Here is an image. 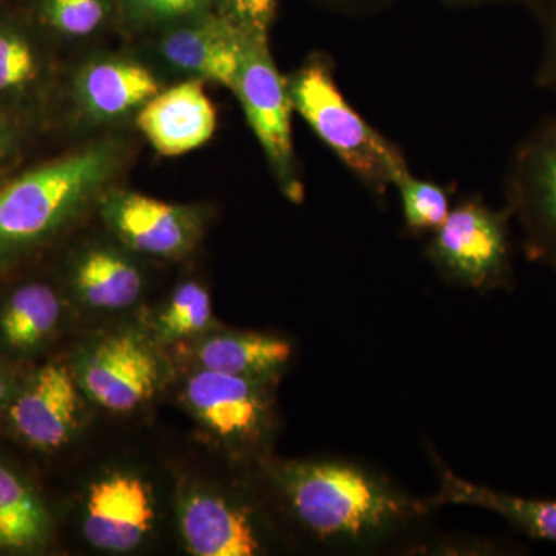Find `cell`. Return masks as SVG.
I'll return each mask as SVG.
<instances>
[{"label": "cell", "mask_w": 556, "mask_h": 556, "mask_svg": "<svg viewBox=\"0 0 556 556\" xmlns=\"http://www.w3.org/2000/svg\"><path fill=\"white\" fill-rule=\"evenodd\" d=\"M292 515L321 541L365 546L427 510L387 478L348 460H309L277 468Z\"/></svg>", "instance_id": "cell-1"}, {"label": "cell", "mask_w": 556, "mask_h": 556, "mask_svg": "<svg viewBox=\"0 0 556 556\" xmlns=\"http://www.w3.org/2000/svg\"><path fill=\"white\" fill-rule=\"evenodd\" d=\"M118 166V150L94 144L50 161L0 188V255L49 239L97 195Z\"/></svg>", "instance_id": "cell-2"}, {"label": "cell", "mask_w": 556, "mask_h": 556, "mask_svg": "<svg viewBox=\"0 0 556 556\" xmlns=\"http://www.w3.org/2000/svg\"><path fill=\"white\" fill-rule=\"evenodd\" d=\"M287 80L292 109L365 189L386 199L397 175L408 169V161L396 142L383 137L343 97L332 58L317 51Z\"/></svg>", "instance_id": "cell-3"}, {"label": "cell", "mask_w": 556, "mask_h": 556, "mask_svg": "<svg viewBox=\"0 0 556 556\" xmlns=\"http://www.w3.org/2000/svg\"><path fill=\"white\" fill-rule=\"evenodd\" d=\"M511 215L495 208L481 195H468L450 208L447 219L434 230L426 254L439 276L456 287L478 292L515 288Z\"/></svg>", "instance_id": "cell-4"}, {"label": "cell", "mask_w": 556, "mask_h": 556, "mask_svg": "<svg viewBox=\"0 0 556 556\" xmlns=\"http://www.w3.org/2000/svg\"><path fill=\"white\" fill-rule=\"evenodd\" d=\"M504 199L527 260L556 276V112L518 142L504 175Z\"/></svg>", "instance_id": "cell-5"}, {"label": "cell", "mask_w": 556, "mask_h": 556, "mask_svg": "<svg viewBox=\"0 0 556 556\" xmlns=\"http://www.w3.org/2000/svg\"><path fill=\"white\" fill-rule=\"evenodd\" d=\"M232 91L239 98L249 127L258 139L285 195L292 201L302 200V178L292 144L291 115L294 109L288 80L280 75L270 54L268 33H249Z\"/></svg>", "instance_id": "cell-6"}, {"label": "cell", "mask_w": 556, "mask_h": 556, "mask_svg": "<svg viewBox=\"0 0 556 556\" xmlns=\"http://www.w3.org/2000/svg\"><path fill=\"white\" fill-rule=\"evenodd\" d=\"M186 401L212 433L233 444H258L273 426L266 380L200 368L186 383Z\"/></svg>", "instance_id": "cell-7"}, {"label": "cell", "mask_w": 556, "mask_h": 556, "mask_svg": "<svg viewBox=\"0 0 556 556\" xmlns=\"http://www.w3.org/2000/svg\"><path fill=\"white\" fill-rule=\"evenodd\" d=\"M78 378L83 390L101 407L130 412L155 393L160 362L138 336H109L80 358Z\"/></svg>", "instance_id": "cell-8"}, {"label": "cell", "mask_w": 556, "mask_h": 556, "mask_svg": "<svg viewBox=\"0 0 556 556\" xmlns=\"http://www.w3.org/2000/svg\"><path fill=\"white\" fill-rule=\"evenodd\" d=\"M102 215L127 247L156 257L186 254L199 237L193 208L135 192H112L102 200Z\"/></svg>", "instance_id": "cell-9"}, {"label": "cell", "mask_w": 556, "mask_h": 556, "mask_svg": "<svg viewBox=\"0 0 556 556\" xmlns=\"http://www.w3.org/2000/svg\"><path fill=\"white\" fill-rule=\"evenodd\" d=\"M251 31L218 11L201 13L167 33L161 42V51L175 67L232 90Z\"/></svg>", "instance_id": "cell-10"}, {"label": "cell", "mask_w": 556, "mask_h": 556, "mask_svg": "<svg viewBox=\"0 0 556 556\" xmlns=\"http://www.w3.org/2000/svg\"><path fill=\"white\" fill-rule=\"evenodd\" d=\"M79 394L72 372L62 365L40 368L14 397V430L36 448H60L78 426Z\"/></svg>", "instance_id": "cell-11"}, {"label": "cell", "mask_w": 556, "mask_h": 556, "mask_svg": "<svg viewBox=\"0 0 556 556\" xmlns=\"http://www.w3.org/2000/svg\"><path fill=\"white\" fill-rule=\"evenodd\" d=\"M137 124L156 152L178 156L206 144L217 129V112L203 80L190 79L146 102Z\"/></svg>", "instance_id": "cell-12"}, {"label": "cell", "mask_w": 556, "mask_h": 556, "mask_svg": "<svg viewBox=\"0 0 556 556\" xmlns=\"http://www.w3.org/2000/svg\"><path fill=\"white\" fill-rule=\"evenodd\" d=\"M153 506L141 479L115 475L90 486L84 533L91 546L129 552L139 546L152 527Z\"/></svg>", "instance_id": "cell-13"}, {"label": "cell", "mask_w": 556, "mask_h": 556, "mask_svg": "<svg viewBox=\"0 0 556 556\" xmlns=\"http://www.w3.org/2000/svg\"><path fill=\"white\" fill-rule=\"evenodd\" d=\"M179 526L189 551L197 556H251L262 547L247 511L206 493L186 497Z\"/></svg>", "instance_id": "cell-14"}, {"label": "cell", "mask_w": 556, "mask_h": 556, "mask_svg": "<svg viewBox=\"0 0 556 556\" xmlns=\"http://www.w3.org/2000/svg\"><path fill=\"white\" fill-rule=\"evenodd\" d=\"M160 93V84L149 68L137 62L102 60L80 70L76 78V97L89 115L113 119Z\"/></svg>", "instance_id": "cell-15"}, {"label": "cell", "mask_w": 556, "mask_h": 556, "mask_svg": "<svg viewBox=\"0 0 556 556\" xmlns=\"http://www.w3.org/2000/svg\"><path fill=\"white\" fill-rule=\"evenodd\" d=\"M441 486L430 506L438 504H459L485 508L506 519L508 525L535 540L556 543V500L525 497L511 493L497 492L489 486L473 484L456 477L448 468L439 471Z\"/></svg>", "instance_id": "cell-16"}, {"label": "cell", "mask_w": 556, "mask_h": 556, "mask_svg": "<svg viewBox=\"0 0 556 556\" xmlns=\"http://www.w3.org/2000/svg\"><path fill=\"white\" fill-rule=\"evenodd\" d=\"M292 356L287 340L258 332H219L197 348L200 367L240 378H274Z\"/></svg>", "instance_id": "cell-17"}, {"label": "cell", "mask_w": 556, "mask_h": 556, "mask_svg": "<svg viewBox=\"0 0 556 556\" xmlns=\"http://www.w3.org/2000/svg\"><path fill=\"white\" fill-rule=\"evenodd\" d=\"M73 281L79 298L98 309L129 308L142 291L139 270L110 249H93L84 254L76 263Z\"/></svg>", "instance_id": "cell-18"}, {"label": "cell", "mask_w": 556, "mask_h": 556, "mask_svg": "<svg viewBox=\"0 0 556 556\" xmlns=\"http://www.w3.org/2000/svg\"><path fill=\"white\" fill-rule=\"evenodd\" d=\"M61 317L56 292L42 283L17 288L0 314V336L10 348L33 350L43 342Z\"/></svg>", "instance_id": "cell-19"}, {"label": "cell", "mask_w": 556, "mask_h": 556, "mask_svg": "<svg viewBox=\"0 0 556 556\" xmlns=\"http://www.w3.org/2000/svg\"><path fill=\"white\" fill-rule=\"evenodd\" d=\"M49 535V518L35 493L0 464V548L30 551Z\"/></svg>", "instance_id": "cell-20"}, {"label": "cell", "mask_w": 556, "mask_h": 556, "mask_svg": "<svg viewBox=\"0 0 556 556\" xmlns=\"http://www.w3.org/2000/svg\"><path fill=\"white\" fill-rule=\"evenodd\" d=\"M42 72V54L30 35L13 22L0 21V100L27 97Z\"/></svg>", "instance_id": "cell-21"}, {"label": "cell", "mask_w": 556, "mask_h": 556, "mask_svg": "<svg viewBox=\"0 0 556 556\" xmlns=\"http://www.w3.org/2000/svg\"><path fill=\"white\" fill-rule=\"evenodd\" d=\"M393 186L401 195L405 226L409 232L415 236L433 233L447 219L455 189L417 178L409 167L397 175Z\"/></svg>", "instance_id": "cell-22"}, {"label": "cell", "mask_w": 556, "mask_h": 556, "mask_svg": "<svg viewBox=\"0 0 556 556\" xmlns=\"http://www.w3.org/2000/svg\"><path fill=\"white\" fill-rule=\"evenodd\" d=\"M212 321V303L206 289L186 281L172 295L159 320L161 338L167 342L193 338L206 331Z\"/></svg>", "instance_id": "cell-23"}, {"label": "cell", "mask_w": 556, "mask_h": 556, "mask_svg": "<svg viewBox=\"0 0 556 556\" xmlns=\"http://www.w3.org/2000/svg\"><path fill=\"white\" fill-rule=\"evenodd\" d=\"M43 20L67 36H87L105 16L104 0H40Z\"/></svg>", "instance_id": "cell-24"}, {"label": "cell", "mask_w": 556, "mask_h": 556, "mask_svg": "<svg viewBox=\"0 0 556 556\" xmlns=\"http://www.w3.org/2000/svg\"><path fill=\"white\" fill-rule=\"evenodd\" d=\"M532 16L543 33V53L535 73V86L556 93V0H541Z\"/></svg>", "instance_id": "cell-25"}, {"label": "cell", "mask_w": 556, "mask_h": 556, "mask_svg": "<svg viewBox=\"0 0 556 556\" xmlns=\"http://www.w3.org/2000/svg\"><path fill=\"white\" fill-rule=\"evenodd\" d=\"M131 16L148 22L190 20L214 0H121Z\"/></svg>", "instance_id": "cell-26"}, {"label": "cell", "mask_w": 556, "mask_h": 556, "mask_svg": "<svg viewBox=\"0 0 556 556\" xmlns=\"http://www.w3.org/2000/svg\"><path fill=\"white\" fill-rule=\"evenodd\" d=\"M218 13L230 21L251 28V30L268 33L276 17L278 0H214Z\"/></svg>", "instance_id": "cell-27"}, {"label": "cell", "mask_w": 556, "mask_h": 556, "mask_svg": "<svg viewBox=\"0 0 556 556\" xmlns=\"http://www.w3.org/2000/svg\"><path fill=\"white\" fill-rule=\"evenodd\" d=\"M394 2L396 0H321L328 9L353 20L376 16L390 9Z\"/></svg>", "instance_id": "cell-28"}, {"label": "cell", "mask_w": 556, "mask_h": 556, "mask_svg": "<svg viewBox=\"0 0 556 556\" xmlns=\"http://www.w3.org/2000/svg\"><path fill=\"white\" fill-rule=\"evenodd\" d=\"M20 129L9 116L0 113V169L9 164L20 148Z\"/></svg>", "instance_id": "cell-29"}, {"label": "cell", "mask_w": 556, "mask_h": 556, "mask_svg": "<svg viewBox=\"0 0 556 556\" xmlns=\"http://www.w3.org/2000/svg\"><path fill=\"white\" fill-rule=\"evenodd\" d=\"M439 2L452 10L478 9V7L508 3V5L522 7V9L529 11L530 14H533V11L540 5L541 0H439Z\"/></svg>", "instance_id": "cell-30"}, {"label": "cell", "mask_w": 556, "mask_h": 556, "mask_svg": "<svg viewBox=\"0 0 556 556\" xmlns=\"http://www.w3.org/2000/svg\"><path fill=\"white\" fill-rule=\"evenodd\" d=\"M10 388V378L7 376V372L0 368V405L9 399Z\"/></svg>", "instance_id": "cell-31"}]
</instances>
